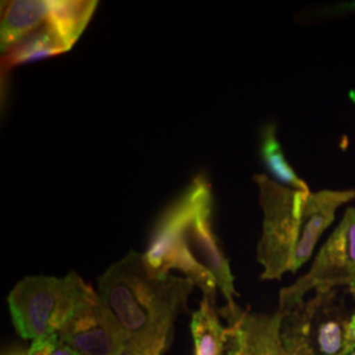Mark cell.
Instances as JSON below:
<instances>
[{
	"label": "cell",
	"mask_w": 355,
	"mask_h": 355,
	"mask_svg": "<svg viewBox=\"0 0 355 355\" xmlns=\"http://www.w3.org/2000/svg\"><path fill=\"white\" fill-rule=\"evenodd\" d=\"M58 336L79 355H119L129 341L96 292L76 308Z\"/></svg>",
	"instance_id": "52a82bcc"
},
{
	"label": "cell",
	"mask_w": 355,
	"mask_h": 355,
	"mask_svg": "<svg viewBox=\"0 0 355 355\" xmlns=\"http://www.w3.org/2000/svg\"><path fill=\"white\" fill-rule=\"evenodd\" d=\"M49 19L44 26L17 41L12 48L4 53L3 70H10L19 64L51 58L70 51V46L66 44L64 37L51 24Z\"/></svg>",
	"instance_id": "8fae6325"
},
{
	"label": "cell",
	"mask_w": 355,
	"mask_h": 355,
	"mask_svg": "<svg viewBox=\"0 0 355 355\" xmlns=\"http://www.w3.org/2000/svg\"><path fill=\"white\" fill-rule=\"evenodd\" d=\"M355 1H345L341 4L333 6V7H327L321 10V19L325 17H337V16H343V15H354Z\"/></svg>",
	"instance_id": "2e32d148"
},
{
	"label": "cell",
	"mask_w": 355,
	"mask_h": 355,
	"mask_svg": "<svg viewBox=\"0 0 355 355\" xmlns=\"http://www.w3.org/2000/svg\"><path fill=\"white\" fill-rule=\"evenodd\" d=\"M3 355H28V352L24 350V349H11V350H8V352H6Z\"/></svg>",
	"instance_id": "e0dca14e"
},
{
	"label": "cell",
	"mask_w": 355,
	"mask_h": 355,
	"mask_svg": "<svg viewBox=\"0 0 355 355\" xmlns=\"http://www.w3.org/2000/svg\"><path fill=\"white\" fill-rule=\"evenodd\" d=\"M53 0H13L1 3V51L44 26L51 17Z\"/></svg>",
	"instance_id": "30bf717a"
},
{
	"label": "cell",
	"mask_w": 355,
	"mask_h": 355,
	"mask_svg": "<svg viewBox=\"0 0 355 355\" xmlns=\"http://www.w3.org/2000/svg\"><path fill=\"white\" fill-rule=\"evenodd\" d=\"M215 303L204 297L191 320L193 355H241L242 333L236 321L224 327Z\"/></svg>",
	"instance_id": "ba28073f"
},
{
	"label": "cell",
	"mask_w": 355,
	"mask_h": 355,
	"mask_svg": "<svg viewBox=\"0 0 355 355\" xmlns=\"http://www.w3.org/2000/svg\"><path fill=\"white\" fill-rule=\"evenodd\" d=\"M218 315L229 322L236 321L239 324L242 333L241 355H288L280 341L283 313L279 309L277 313L267 316L242 311L237 305L234 309L221 308Z\"/></svg>",
	"instance_id": "9c48e42d"
},
{
	"label": "cell",
	"mask_w": 355,
	"mask_h": 355,
	"mask_svg": "<svg viewBox=\"0 0 355 355\" xmlns=\"http://www.w3.org/2000/svg\"><path fill=\"white\" fill-rule=\"evenodd\" d=\"M28 355H79L57 334L33 340Z\"/></svg>",
	"instance_id": "9a60e30c"
},
{
	"label": "cell",
	"mask_w": 355,
	"mask_h": 355,
	"mask_svg": "<svg viewBox=\"0 0 355 355\" xmlns=\"http://www.w3.org/2000/svg\"><path fill=\"white\" fill-rule=\"evenodd\" d=\"M92 293L76 271L64 278L26 277L8 295L13 325L26 340L57 334Z\"/></svg>",
	"instance_id": "5b68a950"
},
{
	"label": "cell",
	"mask_w": 355,
	"mask_h": 355,
	"mask_svg": "<svg viewBox=\"0 0 355 355\" xmlns=\"http://www.w3.org/2000/svg\"><path fill=\"white\" fill-rule=\"evenodd\" d=\"M280 312V341L288 355H345L355 347V308L343 288L318 290Z\"/></svg>",
	"instance_id": "277c9868"
},
{
	"label": "cell",
	"mask_w": 355,
	"mask_h": 355,
	"mask_svg": "<svg viewBox=\"0 0 355 355\" xmlns=\"http://www.w3.org/2000/svg\"><path fill=\"white\" fill-rule=\"evenodd\" d=\"M155 275L179 270L214 303L217 291L234 309V277L214 232V195L208 179L199 175L158 218L152 241L144 253Z\"/></svg>",
	"instance_id": "6da1fadb"
},
{
	"label": "cell",
	"mask_w": 355,
	"mask_h": 355,
	"mask_svg": "<svg viewBox=\"0 0 355 355\" xmlns=\"http://www.w3.org/2000/svg\"><path fill=\"white\" fill-rule=\"evenodd\" d=\"M261 157L267 171L274 177L275 182L293 190L311 191L286 159L279 140L277 139V125L274 123H268L262 128Z\"/></svg>",
	"instance_id": "4fadbf2b"
},
{
	"label": "cell",
	"mask_w": 355,
	"mask_h": 355,
	"mask_svg": "<svg viewBox=\"0 0 355 355\" xmlns=\"http://www.w3.org/2000/svg\"><path fill=\"white\" fill-rule=\"evenodd\" d=\"M253 180L263 211L257 249L262 280H280L286 272L295 274L304 266L338 208L355 199V190H293L263 174Z\"/></svg>",
	"instance_id": "7a4b0ae2"
},
{
	"label": "cell",
	"mask_w": 355,
	"mask_h": 355,
	"mask_svg": "<svg viewBox=\"0 0 355 355\" xmlns=\"http://www.w3.org/2000/svg\"><path fill=\"white\" fill-rule=\"evenodd\" d=\"M96 7L95 0H53L49 20L70 49L86 29Z\"/></svg>",
	"instance_id": "7c38bea8"
},
{
	"label": "cell",
	"mask_w": 355,
	"mask_h": 355,
	"mask_svg": "<svg viewBox=\"0 0 355 355\" xmlns=\"http://www.w3.org/2000/svg\"><path fill=\"white\" fill-rule=\"evenodd\" d=\"M173 341V336L132 338L119 355H164Z\"/></svg>",
	"instance_id": "5bb4252c"
},
{
	"label": "cell",
	"mask_w": 355,
	"mask_h": 355,
	"mask_svg": "<svg viewBox=\"0 0 355 355\" xmlns=\"http://www.w3.org/2000/svg\"><path fill=\"white\" fill-rule=\"evenodd\" d=\"M345 355H355V347H353L352 350H349Z\"/></svg>",
	"instance_id": "d6986e66"
},
{
	"label": "cell",
	"mask_w": 355,
	"mask_h": 355,
	"mask_svg": "<svg viewBox=\"0 0 355 355\" xmlns=\"http://www.w3.org/2000/svg\"><path fill=\"white\" fill-rule=\"evenodd\" d=\"M195 284L173 274L155 275L144 253L130 250L99 278L103 303L129 340L174 336V322L187 311Z\"/></svg>",
	"instance_id": "3957f363"
},
{
	"label": "cell",
	"mask_w": 355,
	"mask_h": 355,
	"mask_svg": "<svg viewBox=\"0 0 355 355\" xmlns=\"http://www.w3.org/2000/svg\"><path fill=\"white\" fill-rule=\"evenodd\" d=\"M349 292H350V295L353 296V300H354L355 303V278L353 280V283L350 284V287H349Z\"/></svg>",
	"instance_id": "ac0fdd59"
},
{
	"label": "cell",
	"mask_w": 355,
	"mask_h": 355,
	"mask_svg": "<svg viewBox=\"0 0 355 355\" xmlns=\"http://www.w3.org/2000/svg\"><path fill=\"white\" fill-rule=\"evenodd\" d=\"M355 278V208L349 207L341 223L318 252L311 270L279 293V311H287L318 290L350 287Z\"/></svg>",
	"instance_id": "8992f818"
}]
</instances>
